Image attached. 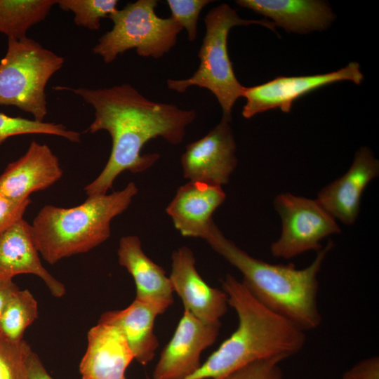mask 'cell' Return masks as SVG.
Segmentation results:
<instances>
[{"label":"cell","mask_w":379,"mask_h":379,"mask_svg":"<svg viewBox=\"0 0 379 379\" xmlns=\"http://www.w3.org/2000/svg\"><path fill=\"white\" fill-rule=\"evenodd\" d=\"M54 88L72 91L93 107L95 119L84 133L105 130L112 138V150L106 165L84 187L88 197L107 194L114 180L125 171L137 173L149 168L160 155L141 154L143 146L158 137L173 145L180 144L187 126L197 117L194 109L150 100L129 84L101 88Z\"/></svg>","instance_id":"obj_1"},{"label":"cell","mask_w":379,"mask_h":379,"mask_svg":"<svg viewBox=\"0 0 379 379\" xmlns=\"http://www.w3.org/2000/svg\"><path fill=\"white\" fill-rule=\"evenodd\" d=\"M221 282L228 305L237 314L238 326L186 379H222L255 361L287 359L303 348L304 331L260 302L232 274H227Z\"/></svg>","instance_id":"obj_2"},{"label":"cell","mask_w":379,"mask_h":379,"mask_svg":"<svg viewBox=\"0 0 379 379\" xmlns=\"http://www.w3.org/2000/svg\"><path fill=\"white\" fill-rule=\"evenodd\" d=\"M204 239L243 275L242 283L262 305L286 318L304 331L321 322L318 308V274L334 243L317 251L310 265H276L251 256L227 239L213 221Z\"/></svg>","instance_id":"obj_3"},{"label":"cell","mask_w":379,"mask_h":379,"mask_svg":"<svg viewBox=\"0 0 379 379\" xmlns=\"http://www.w3.org/2000/svg\"><path fill=\"white\" fill-rule=\"evenodd\" d=\"M138 191L131 182L109 194L89 196L74 207L44 206L31 225L39 253L53 265L99 246L110 237L112 220L128 208Z\"/></svg>","instance_id":"obj_4"},{"label":"cell","mask_w":379,"mask_h":379,"mask_svg":"<svg viewBox=\"0 0 379 379\" xmlns=\"http://www.w3.org/2000/svg\"><path fill=\"white\" fill-rule=\"evenodd\" d=\"M206 32L198 56L197 70L185 79H168L167 87L184 93L192 86L208 89L218 100L223 118L232 119L236 101L243 97L245 86L237 80L227 51V37L235 26L258 24L275 32V24L267 20H245L237 11L223 3L211 8L204 18Z\"/></svg>","instance_id":"obj_5"},{"label":"cell","mask_w":379,"mask_h":379,"mask_svg":"<svg viewBox=\"0 0 379 379\" xmlns=\"http://www.w3.org/2000/svg\"><path fill=\"white\" fill-rule=\"evenodd\" d=\"M64 62L63 57L32 39H8L6 53L0 61V105L15 106L44 121L45 88Z\"/></svg>","instance_id":"obj_6"},{"label":"cell","mask_w":379,"mask_h":379,"mask_svg":"<svg viewBox=\"0 0 379 379\" xmlns=\"http://www.w3.org/2000/svg\"><path fill=\"white\" fill-rule=\"evenodd\" d=\"M157 0H138L117 9L109 18L113 27L105 32L92 48L105 63L113 62L128 50L140 56L159 59L175 45L182 27L171 17H159Z\"/></svg>","instance_id":"obj_7"},{"label":"cell","mask_w":379,"mask_h":379,"mask_svg":"<svg viewBox=\"0 0 379 379\" xmlns=\"http://www.w3.org/2000/svg\"><path fill=\"white\" fill-rule=\"evenodd\" d=\"M273 206L281 220V232L270 246L277 258L291 259L310 251H318L320 241L341 229L316 199L289 192L277 194Z\"/></svg>","instance_id":"obj_8"},{"label":"cell","mask_w":379,"mask_h":379,"mask_svg":"<svg viewBox=\"0 0 379 379\" xmlns=\"http://www.w3.org/2000/svg\"><path fill=\"white\" fill-rule=\"evenodd\" d=\"M364 75L360 65L351 62L339 70L321 74L298 77H278L260 85L245 87L243 97L246 103L242 115L250 119L257 114L274 108L289 112L295 100L324 86L342 81L359 84Z\"/></svg>","instance_id":"obj_9"},{"label":"cell","mask_w":379,"mask_h":379,"mask_svg":"<svg viewBox=\"0 0 379 379\" xmlns=\"http://www.w3.org/2000/svg\"><path fill=\"white\" fill-rule=\"evenodd\" d=\"M230 122L222 117L206 135L187 145L181 157L185 178L220 187L228 183L237 166Z\"/></svg>","instance_id":"obj_10"},{"label":"cell","mask_w":379,"mask_h":379,"mask_svg":"<svg viewBox=\"0 0 379 379\" xmlns=\"http://www.w3.org/2000/svg\"><path fill=\"white\" fill-rule=\"evenodd\" d=\"M220 322L208 324L184 309L173 335L161 352L153 379H186L201 366V352L215 341Z\"/></svg>","instance_id":"obj_11"},{"label":"cell","mask_w":379,"mask_h":379,"mask_svg":"<svg viewBox=\"0 0 379 379\" xmlns=\"http://www.w3.org/2000/svg\"><path fill=\"white\" fill-rule=\"evenodd\" d=\"M379 176V161L372 151L361 147L344 175L322 187L316 200L336 221L355 223L361 197L367 185Z\"/></svg>","instance_id":"obj_12"},{"label":"cell","mask_w":379,"mask_h":379,"mask_svg":"<svg viewBox=\"0 0 379 379\" xmlns=\"http://www.w3.org/2000/svg\"><path fill=\"white\" fill-rule=\"evenodd\" d=\"M193 252L187 246L175 250L171 256L169 279L173 291L181 298L184 309L201 321L214 324L227 310V295L213 288L201 278L196 268Z\"/></svg>","instance_id":"obj_13"},{"label":"cell","mask_w":379,"mask_h":379,"mask_svg":"<svg viewBox=\"0 0 379 379\" xmlns=\"http://www.w3.org/2000/svg\"><path fill=\"white\" fill-rule=\"evenodd\" d=\"M62 173L59 159L51 148L33 140L27 152L10 163L0 175V192L13 201H22L33 192L53 185Z\"/></svg>","instance_id":"obj_14"},{"label":"cell","mask_w":379,"mask_h":379,"mask_svg":"<svg viewBox=\"0 0 379 379\" xmlns=\"http://www.w3.org/2000/svg\"><path fill=\"white\" fill-rule=\"evenodd\" d=\"M88 345L79 370L82 379H126L134 357L121 330L98 323L87 335Z\"/></svg>","instance_id":"obj_15"},{"label":"cell","mask_w":379,"mask_h":379,"mask_svg":"<svg viewBox=\"0 0 379 379\" xmlns=\"http://www.w3.org/2000/svg\"><path fill=\"white\" fill-rule=\"evenodd\" d=\"M119 263L133 277L135 299L154 307L160 314L173 303V289L164 270L143 252L137 236L121 238L117 250Z\"/></svg>","instance_id":"obj_16"},{"label":"cell","mask_w":379,"mask_h":379,"mask_svg":"<svg viewBox=\"0 0 379 379\" xmlns=\"http://www.w3.org/2000/svg\"><path fill=\"white\" fill-rule=\"evenodd\" d=\"M225 198L222 187L189 181L178 189L166 211L181 235L203 239Z\"/></svg>","instance_id":"obj_17"},{"label":"cell","mask_w":379,"mask_h":379,"mask_svg":"<svg viewBox=\"0 0 379 379\" xmlns=\"http://www.w3.org/2000/svg\"><path fill=\"white\" fill-rule=\"evenodd\" d=\"M22 274L40 277L55 298L65 294L62 283L42 265L34 244L31 225L23 218L0 234V280Z\"/></svg>","instance_id":"obj_18"},{"label":"cell","mask_w":379,"mask_h":379,"mask_svg":"<svg viewBox=\"0 0 379 379\" xmlns=\"http://www.w3.org/2000/svg\"><path fill=\"white\" fill-rule=\"evenodd\" d=\"M241 7L274 20L287 32L326 29L335 15L326 3L316 0H238Z\"/></svg>","instance_id":"obj_19"},{"label":"cell","mask_w":379,"mask_h":379,"mask_svg":"<svg viewBox=\"0 0 379 379\" xmlns=\"http://www.w3.org/2000/svg\"><path fill=\"white\" fill-rule=\"evenodd\" d=\"M159 312L152 305L135 299L126 308L103 313L98 323L117 326L124 334L135 359L147 365L159 346L154 324Z\"/></svg>","instance_id":"obj_20"},{"label":"cell","mask_w":379,"mask_h":379,"mask_svg":"<svg viewBox=\"0 0 379 379\" xmlns=\"http://www.w3.org/2000/svg\"><path fill=\"white\" fill-rule=\"evenodd\" d=\"M57 0H0V33L8 39L27 37V31L44 20Z\"/></svg>","instance_id":"obj_21"},{"label":"cell","mask_w":379,"mask_h":379,"mask_svg":"<svg viewBox=\"0 0 379 379\" xmlns=\"http://www.w3.org/2000/svg\"><path fill=\"white\" fill-rule=\"evenodd\" d=\"M38 317V304L28 290H17L8 300L0 319V333L9 340H22L26 328Z\"/></svg>","instance_id":"obj_22"},{"label":"cell","mask_w":379,"mask_h":379,"mask_svg":"<svg viewBox=\"0 0 379 379\" xmlns=\"http://www.w3.org/2000/svg\"><path fill=\"white\" fill-rule=\"evenodd\" d=\"M25 134H46L73 142L81 141L80 133L69 130L62 124L11 117L0 112V145L12 136Z\"/></svg>","instance_id":"obj_23"},{"label":"cell","mask_w":379,"mask_h":379,"mask_svg":"<svg viewBox=\"0 0 379 379\" xmlns=\"http://www.w3.org/2000/svg\"><path fill=\"white\" fill-rule=\"evenodd\" d=\"M117 0H57V4L65 11L74 13V22L79 27L96 31L100 20L109 18L118 8Z\"/></svg>","instance_id":"obj_24"},{"label":"cell","mask_w":379,"mask_h":379,"mask_svg":"<svg viewBox=\"0 0 379 379\" xmlns=\"http://www.w3.org/2000/svg\"><path fill=\"white\" fill-rule=\"evenodd\" d=\"M32 352L24 340L13 341L0 333V379H26Z\"/></svg>","instance_id":"obj_25"},{"label":"cell","mask_w":379,"mask_h":379,"mask_svg":"<svg viewBox=\"0 0 379 379\" xmlns=\"http://www.w3.org/2000/svg\"><path fill=\"white\" fill-rule=\"evenodd\" d=\"M211 0H167L171 10V18L187 32V39L194 41L197 35V22L202 9Z\"/></svg>","instance_id":"obj_26"},{"label":"cell","mask_w":379,"mask_h":379,"mask_svg":"<svg viewBox=\"0 0 379 379\" xmlns=\"http://www.w3.org/2000/svg\"><path fill=\"white\" fill-rule=\"evenodd\" d=\"M285 359L284 357H274L258 360L222 379H283L279 364Z\"/></svg>","instance_id":"obj_27"},{"label":"cell","mask_w":379,"mask_h":379,"mask_svg":"<svg viewBox=\"0 0 379 379\" xmlns=\"http://www.w3.org/2000/svg\"><path fill=\"white\" fill-rule=\"evenodd\" d=\"M31 203L30 198L22 201H16L0 192V234L22 220Z\"/></svg>","instance_id":"obj_28"},{"label":"cell","mask_w":379,"mask_h":379,"mask_svg":"<svg viewBox=\"0 0 379 379\" xmlns=\"http://www.w3.org/2000/svg\"><path fill=\"white\" fill-rule=\"evenodd\" d=\"M342 379H379L378 356L365 359L344 372Z\"/></svg>","instance_id":"obj_29"},{"label":"cell","mask_w":379,"mask_h":379,"mask_svg":"<svg viewBox=\"0 0 379 379\" xmlns=\"http://www.w3.org/2000/svg\"><path fill=\"white\" fill-rule=\"evenodd\" d=\"M26 379H53L48 373L38 355L32 352L27 364Z\"/></svg>","instance_id":"obj_30"},{"label":"cell","mask_w":379,"mask_h":379,"mask_svg":"<svg viewBox=\"0 0 379 379\" xmlns=\"http://www.w3.org/2000/svg\"><path fill=\"white\" fill-rule=\"evenodd\" d=\"M18 289L13 279L0 280V319L11 297Z\"/></svg>","instance_id":"obj_31"}]
</instances>
